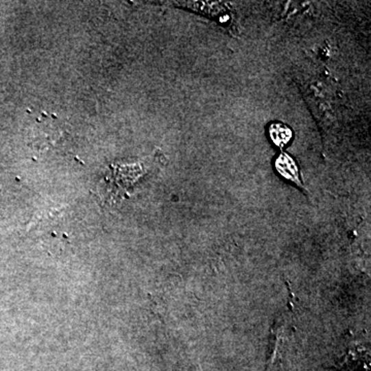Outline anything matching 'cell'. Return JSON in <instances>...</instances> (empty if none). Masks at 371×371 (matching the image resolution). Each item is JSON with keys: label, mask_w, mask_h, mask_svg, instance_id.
Segmentation results:
<instances>
[{"label": "cell", "mask_w": 371, "mask_h": 371, "mask_svg": "<svg viewBox=\"0 0 371 371\" xmlns=\"http://www.w3.org/2000/svg\"><path fill=\"white\" fill-rule=\"evenodd\" d=\"M276 167L285 178L295 182L299 187H302V180L300 178L298 167L290 156L287 155L286 153L280 154L276 159Z\"/></svg>", "instance_id": "cell-1"}, {"label": "cell", "mask_w": 371, "mask_h": 371, "mask_svg": "<svg viewBox=\"0 0 371 371\" xmlns=\"http://www.w3.org/2000/svg\"><path fill=\"white\" fill-rule=\"evenodd\" d=\"M270 139L278 147H283L292 139V131L280 123H274L270 127Z\"/></svg>", "instance_id": "cell-2"}, {"label": "cell", "mask_w": 371, "mask_h": 371, "mask_svg": "<svg viewBox=\"0 0 371 371\" xmlns=\"http://www.w3.org/2000/svg\"><path fill=\"white\" fill-rule=\"evenodd\" d=\"M187 7L195 10L198 12H202L204 14H208L210 16H220L223 17L224 13H226V8L223 7L220 3H186Z\"/></svg>", "instance_id": "cell-3"}]
</instances>
